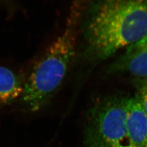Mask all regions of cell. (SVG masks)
Segmentation results:
<instances>
[{"mask_svg": "<svg viewBox=\"0 0 147 147\" xmlns=\"http://www.w3.org/2000/svg\"><path fill=\"white\" fill-rule=\"evenodd\" d=\"M128 98L112 95L88 111L84 131L88 147H129L126 130Z\"/></svg>", "mask_w": 147, "mask_h": 147, "instance_id": "3957f363", "label": "cell"}, {"mask_svg": "<svg viewBox=\"0 0 147 147\" xmlns=\"http://www.w3.org/2000/svg\"><path fill=\"white\" fill-rule=\"evenodd\" d=\"M81 26L86 56L105 60L147 36V0H84Z\"/></svg>", "mask_w": 147, "mask_h": 147, "instance_id": "6da1fadb", "label": "cell"}, {"mask_svg": "<svg viewBox=\"0 0 147 147\" xmlns=\"http://www.w3.org/2000/svg\"><path fill=\"white\" fill-rule=\"evenodd\" d=\"M135 84L137 90L136 95L147 114V78L136 79Z\"/></svg>", "mask_w": 147, "mask_h": 147, "instance_id": "52a82bcc", "label": "cell"}, {"mask_svg": "<svg viewBox=\"0 0 147 147\" xmlns=\"http://www.w3.org/2000/svg\"><path fill=\"white\" fill-rule=\"evenodd\" d=\"M82 2L74 0L65 29L46 48L27 75L19 99L22 111L42 110L62 84L75 55Z\"/></svg>", "mask_w": 147, "mask_h": 147, "instance_id": "7a4b0ae2", "label": "cell"}, {"mask_svg": "<svg viewBox=\"0 0 147 147\" xmlns=\"http://www.w3.org/2000/svg\"><path fill=\"white\" fill-rule=\"evenodd\" d=\"M26 77L21 72L0 66V110L20 99Z\"/></svg>", "mask_w": 147, "mask_h": 147, "instance_id": "8992f818", "label": "cell"}, {"mask_svg": "<svg viewBox=\"0 0 147 147\" xmlns=\"http://www.w3.org/2000/svg\"><path fill=\"white\" fill-rule=\"evenodd\" d=\"M126 124L129 147H147V114L136 94L128 98Z\"/></svg>", "mask_w": 147, "mask_h": 147, "instance_id": "5b68a950", "label": "cell"}, {"mask_svg": "<svg viewBox=\"0 0 147 147\" xmlns=\"http://www.w3.org/2000/svg\"><path fill=\"white\" fill-rule=\"evenodd\" d=\"M110 70L114 73L128 74L136 79L147 78V36L126 47Z\"/></svg>", "mask_w": 147, "mask_h": 147, "instance_id": "277c9868", "label": "cell"}]
</instances>
